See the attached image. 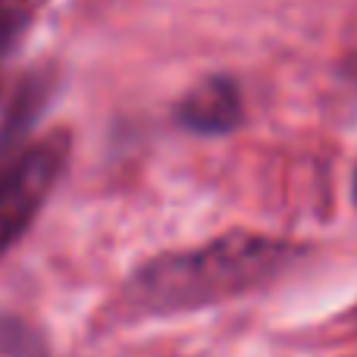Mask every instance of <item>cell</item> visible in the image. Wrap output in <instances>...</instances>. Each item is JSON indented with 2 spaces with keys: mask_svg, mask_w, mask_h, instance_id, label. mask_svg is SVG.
Instances as JSON below:
<instances>
[{
  "mask_svg": "<svg viewBox=\"0 0 357 357\" xmlns=\"http://www.w3.org/2000/svg\"><path fill=\"white\" fill-rule=\"evenodd\" d=\"M241 91L226 75H210L197 82L182 100H178V123L197 135H229L241 123Z\"/></svg>",
  "mask_w": 357,
  "mask_h": 357,
  "instance_id": "obj_4",
  "label": "cell"
},
{
  "mask_svg": "<svg viewBox=\"0 0 357 357\" xmlns=\"http://www.w3.org/2000/svg\"><path fill=\"white\" fill-rule=\"evenodd\" d=\"M291 260V248L254 232H229L185 251L151 257L123 282L119 320L188 314L260 289Z\"/></svg>",
  "mask_w": 357,
  "mask_h": 357,
  "instance_id": "obj_1",
  "label": "cell"
},
{
  "mask_svg": "<svg viewBox=\"0 0 357 357\" xmlns=\"http://www.w3.org/2000/svg\"><path fill=\"white\" fill-rule=\"evenodd\" d=\"M19 22H22V19H19V10H13V6H6V0H0V50L13 41Z\"/></svg>",
  "mask_w": 357,
  "mask_h": 357,
  "instance_id": "obj_5",
  "label": "cell"
},
{
  "mask_svg": "<svg viewBox=\"0 0 357 357\" xmlns=\"http://www.w3.org/2000/svg\"><path fill=\"white\" fill-rule=\"evenodd\" d=\"M54 94L50 69H25L0 82V160L19 148Z\"/></svg>",
  "mask_w": 357,
  "mask_h": 357,
  "instance_id": "obj_3",
  "label": "cell"
},
{
  "mask_svg": "<svg viewBox=\"0 0 357 357\" xmlns=\"http://www.w3.org/2000/svg\"><path fill=\"white\" fill-rule=\"evenodd\" d=\"M73 138L54 129L0 160V260L22 241L69 167Z\"/></svg>",
  "mask_w": 357,
  "mask_h": 357,
  "instance_id": "obj_2",
  "label": "cell"
},
{
  "mask_svg": "<svg viewBox=\"0 0 357 357\" xmlns=\"http://www.w3.org/2000/svg\"><path fill=\"white\" fill-rule=\"evenodd\" d=\"M354 197H357V173H354Z\"/></svg>",
  "mask_w": 357,
  "mask_h": 357,
  "instance_id": "obj_6",
  "label": "cell"
}]
</instances>
